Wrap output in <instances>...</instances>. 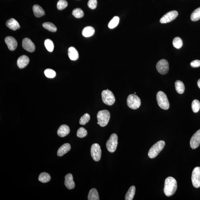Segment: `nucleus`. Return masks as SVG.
Here are the masks:
<instances>
[{
  "mask_svg": "<svg viewBox=\"0 0 200 200\" xmlns=\"http://www.w3.org/2000/svg\"><path fill=\"white\" fill-rule=\"evenodd\" d=\"M177 188V183L175 179L169 177L165 180L164 192L167 196H171L175 193Z\"/></svg>",
  "mask_w": 200,
  "mask_h": 200,
  "instance_id": "obj_1",
  "label": "nucleus"
},
{
  "mask_svg": "<svg viewBox=\"0 0 200 200\" xmlns=\"http://www.w3.org/2000/svg\"><path fill=\"white\" fill-rule=\"evenodd\" d=\"M165 144V143L163 141H160L155 143L149 150L148 154L149 157L151 159L155 158L162 151Z\"/></svg>",
  "mask_w": 200,
  "mask_h": 200,
  "instance_id": "obj_2",
  "label": "nucleus"
},
{
  "mask_svg": "<svg viewBox=\"0 0 200 200\" xmlns=\"http://www.w3.org/2000/svg\"><path fill=\"white\" fill-rule=\"evenodd\" d=\"M156 99L158 105L162 109L168 110L169 108V103L165 93L160 91L157 93Z\"/></svg>",
  "mask_w": 200,
  "mask_h": 200,
  "instance_id": "obj_3",
  "label": "nucleus"
},
{
  "mask_svg": "<svg viewBox=\"0 0 200 200\" xmlns=\"http://www.w3.org/2000/svg\"><path fill=\"white\" fill-rule=\"evenodd\" d=\"M98 122L101 127H105L108 125L110 118V113L107 110L100 111L97 115Z\"/></svg>",
  "mask_w": 200,
  "mask_h": 200,
  "instance_id": "obj_4",
  "label": "nucleus"
},
{
  "mask_svg": "<svg viewBox=\"0 0 200 200\" xmlns=\"http://www.w3.org/2000/svg\"><path fill=\"white\" fill-rule=\"evenodd\" d=\"M127 104L128 106L132 109H138L141 106V99L136 95L132 94L128 96L127 99Z\"/></svg>",
  "mask_w": 200,
  "mask_h": 200,
  "instance_id": "obj_5",
  "label": "nucleus"
},
{
  "mask_svg": "<svg viewBox=\"0 0 200 200\" xmlns=\"http://www.w3.org/2000/svg\"><path fill=\"white\" fill-rule=\"evenodd\" d=\"M102 98L103 103L108 105H112L115 101L114 94L112 92L108 89L104 90L102 92Z\"/></svg>",
  "mask_w": 200,
  "mask_h": 200,
  "instance_id": "obj_6",
  "label": "nucleus"
},
{
  "mask_svg": "<svg viewBox=\"0 0 200 200\" xmlns=\"http://www.w3.org/2000/svg\"><path fill=\"white\" fill-rule=\"evenodd\" d=\"M118 144V137L115 133L111 135L109 139L107 142L106 146L108 151L110 152H114L117 148Z\"/></svg>",
  "mask_w": 200,
  "mask_h": 200,
  "instance_id": "obj_7",
  "label": "nucleus"
},
{
  "mask_svg": "<svg viewBox=\"0 0 200 200\" xmlns=\"http://www.w3.org/2000/svg\"><path fill=\"white\" fill-rule=\"evenodd\" d=\"M91 153L93 159L95 161L98 162L101 159L102 151L98 143H94L92 145Z\"/></svg>",
  "mask_w": 200,
  "mask_h": 200,
  "instance_id": "obj_8",
  "label": "nucleus"
},
{
  "mask_svg": "<svg viewBox=\"0 0 200 200\" xmlns=\"http://www.w3.org/2000/svg\"><path fill=\"white\" fill-rule=\"evenodd\" d=\"M156 68L160 74L165 75L167 73L169 70V63L165 59L160 60L157 63Z\"/></svg>",
  "mask_w": 200,
  "mask_h": 200,
  "instance_id": "obj_9",
  "label": "nucleus"
},
{
  "mask_svg": "<svg viewBox=\"0 0 200 200\" xmlns=\"http://www.w3.org/2000/svg\"><path fill=\"white\" fill-rule=\"evenodd\" d=\"M192 181L193 186L196 188L200 187V167H196L193 169L192 175Z\"/></svg>",
  "mask_w": 200,
  "mask_h": 200,
  "instance_id": "obj_10",
  "label": "nucleus"
},
{
  "mask_svg": "<svg viewBox=\"0 0 200 200\" xmlns=\"http://www.w3.org/2000/svg\"><path fill=\"white\" fill-rule=\"evenodd\" d=\"M178 13L177 11H172L169 12L164 15L160 20L161 23H166L171 22L175 19L178 16Z\"/></svg>",
  "mask_w": 200,
  "mask_h": 200,
  "instance_id": "obj_11",
  "label": "nucleus"
},
{
  "mask_svg": "<svg viewBox=\"0 0 200 200\" xmlns=\"http://www.w3.org/2000/svg\"><path fill=\"white\" fill-rule=\"evenodd\" d=\"M190 146L192 149H195L200 144V129L194 133L190 140Z\"/></svg>",
  "mask_w": 200,
  "mask_h": 200,
  "instance_id": "obj_12",
  "label": "nucleus"
},
{
  "mask_svg": "<svg viewBox=\"0 0 200 200\" xmlns=\"http://www.w3.org/2000/svg\"><path fill=\"white\" fill-rule=\"evenodd\" d=\"M22 47L26 51L30 52H33L35 49L34 43L28 38H25L22 41Z\"/></svg>",
  "mask_w": 200,
  "mask_h": 200,
  "instance_id": "obj_13",
  "label": "nucleus"
},
{
  "mask_svg": "<svg viewBox=\"0 0 200 200\" xmlns=\"http://www.w3.org/2000/svg\"><path fill=\"white\" fill-rule=\"evenodd\" d=\"M5 42L10 50L13 51L16 49L18 46L17 42L13 37H6Z\"/></svg>",
  "mask_w": 200,
  "mask_h": 200,
  "instance_id": "obj_14",
  "label": "nucleus"
},
{
  "mask_svg": "<svg viewBox=\"0 0 200 200\" xmlns=\"http://www.w3.org/2000/svg\"><path fill=\"white\" fill-rule=\"evenodd\" d=\"M65 185L68 189H72L75 188V183L73 181L72 175L71 173H69L65 176Z\"/></svg>",
  "mask_w": 200,
  "mask_h": 200,
  "instance_id": "obj_15",
  "label": "nucleus"
},
{
  "mask_svg": "<svg viewBox=\"0 0 200 200\" xmlns=\"http://www.w3.org/2000/svg\"><path fill=\"white\" fill-rule=\"evenodd\" d=\"M29 62V59L26 55H22L20 56L17 60V65L20 69L24 68L28 64Z\"/></svg>",
  "mask_w": 200,
  "mask_h": 200,
  "instance_id": "obj_16",
  "label": "nucleus"
},
{
  "mask_svg": "<svg viewBox=\"0 0 200 200\" xmlns=\"http://www.w3.org/2000/svg\"><path fill=\"white\" fill-rule=\"evenodd\" d=\"M70 129L69 126L66 125L60 126L57 132L58 135L61 137H64L69 134Z\"/></svg>",
  "mask_w": 200,
  "mask_h": 200,
  "instance_id": "obj_17",
  "label": "nucleus"
},
{
  "mask_svg": "<svg viewBox=\"0 0 200 200\" xmlns=\"http://www.w3.org/2000/svg\"><path fill=\"white\" fill-rule=\"evenodd\" d=\"M6 25L8 28L13 31H16V30L19 29L20 28L19 23L16 20L13 18H11L7 21Z\"/></svg>",
  "mask_w": 200,
  "mask_h": 200,
  "instance_id": "obj_18",
  "label": "nucleus"
},
{
  "mask_svg": "<svg viewBox=\"0 0 200 200\" xmlns=\"http://www.w3.org/2000/svg\"><path fill=\"white\" fill-rule=\"evenodd\" d=\"M68 55L72 61H76L79 58V53L77 50L73 47H71L68 50Z\"/></svg>",
  "mask_w": 200,
  "mask_h": 200,
  "instance_id": "obj_19",
  "label": "nucleus"
},
{
  "mask_svg": "<svg viewBox=\"0 0 200 200\" xmlns=\"http://www.w3.org/2000/svg\"><path fill=\"white\" fill-rule=\"evenodd\" d=\"M71 149V145L69 143H66L63 144L58 150L57 155L59 156H62L68 153Z\"/></svg>",
  "mask_w": 200,
  "mask_h": 200,
  "instance_id": "obj_20",
  "label": "nucleus"
},
{
  "mask_svg": "<svg viewBox=\"0 0 200 200\" xmlns=\"http://www.w3.org/2000/svg\"><path fill=\"white\" fill-rule=\"evenodd\" d=\"M33 12L36 17L40 18L44 15L45 12L41 6L38 5H35L33 7Z\"/></svg>",
  "mask_w": 200,
  "mask_h": 200,
  "instance_id": "obj_21",
  "label": "nucleus"
},
{
  "mask_svg": "<svg viewBox=\"0 0 200 200\" xmlns=\"http://www.w3.org/2000/svg\"><path fill=\"white\" fill-rule=\"evenodd\" d=\"M95 31L94 28L92 26H87L83 30L82 34L85 37H89L94 34Z\"/></svg>",
  "mask_w": 200,
  "mask_h": 200,
  "instance_id": "obj_22",
  "label": "nucleus"
},
{
  "mask_svg": "<svg viewBox=\"0 0 200 200\" xmlns=\"http://www.w3.org/2000/svg\"><path fill=\"white\" fill-rule=\"evenodd\" d=\"M88 200H99V193L95 188L92 189L89 191L88 196Z\"/></svg>",
  "mask_w": 200,
  "mask_h": 200,
  "instance_id": "obj_23",
  "label": "nucleus"
},
{
  "mask_svg": "<svg viewBox=\"0 0 200 200\" xmlns=\"http://www.w3.org/2000/svg\"><path fill=\"white\" fill-rule=\"evenodd\" d=\"M175 87L177 92L179 94H182L184 92L185 87L182 82L177 80L175 83Z\"/></svg>",
  "mask_w": 200,
  "mask_h": 200,
  "instance_id": "obj_24",
  "label": "nucleus"
},
{
  "mask_svg": "<svg viewBox=\"0 0 200 200\" xmlns=\"http://www.w3.org/2000/svg\"><path fill=\"white\" fill-rule=\"evenodd\" d=\"M135 187L132 186L129 188L127 192L126 193L125 199L126 200H132L135 193Z\"/></svg>",
  "mask_w": 200,
  "mask_h": 200,
  "instance_id": "obj_25",
  "label": "nucleus"
},
{
  "mask_svg": "<svg viewBox=\"0 0 200 200\" xmlns=\"http://www.w3.org/2000/svg\"><path fill=\"white\" fill-rule=\"evenodd\" d=\"M38 179L41 182L45 183L49 182L51 179V177L48 173L42 172L39 175Z\"/></svg>",
  "mask_w": 200,
  "mask_h": 200,
  "instance_id": "obj_26",
  "label": "nucleus"
},
{
  "mask_svg": "<svg viewBox=\"0 0 200 200\" xmlns=\"http://www.w3.org/2000/svg\"><path fill=\"white\" fill-rule=\"evenodd\" d=\"M43 26L45 29L51 32H55L57 31V28L53 23L47 22L43 23Z\"/></svg>",
  "mask_w": 200,
  "mask_h": 200,
  "instance_id": "obj_27",
  "label": "nucleus"
},
{
  "mask_svg": "<svg viewBox=\"0 0 200 200\" xmlns=\"http://www.w3.org/2000/svg\"><path fill=\"white\" fill-rule=\"evenodd\" d=\"M191 19L193 21H196L200 19V7L197 8L192 13Z\"/></svg>",
  "mask_w": 200,
  "mask_h": 200,
  "instance_id": "obj_28",
  "label": "nucleus"
},
{
  "mask_svg": "<svg viewBox=\"0 0 200 200\" xmlns=\"http://www.w3.org/2000/svg\"><path fill=\"white\" fill-rule=\"evenodd\" d=\"M119 18L118 16H115L108 24V27L110 29H113L116 28L119 24Z\"/></svg>",
  "mask_w": 200,
  "mask_h": 200,
  "instance_id": "obj_29",
  "label": "nucleus"
},
{
  "mask_svg": "<svg viewBox=\"0 0 200 200\" xmlns=\"http://www.w3.org/2000/svg\"><path fill=\"white\" fill-rule=\"evenodd\" d=\"M173 45L175 48L179 49L182 46L183 42L181 38L177 37L173 40Z\"/></svg>",
  "mask_w": 200,
  "mask_h": 200,
  "instance_id": "obj_30",
  "label": "nucleus"
},
{
  "mask_svg": "<svg viewBox=\"0 0 200 200\" xmlns=\"http://www.w3.org/2000/svg\"><path fill=\"white\" fill-rule=\"evenodd\" d=\"M44 44L47 50L50 52H52L54 49V45L52 41L47 39L45 41Z\"/></svg>",
  "mask_w": 200,
  "mask_h": 200,
  "instance_id": "obj_31",
  "label": "nucleus"
},
{
  "mask_svg": "<svg viewBox=\"0 0 200 200\" xmlns=\"http://www.w3.org/2000/svg\"><path fill=\"white\" fill-rule=\"evenodd\" d=\"M192 108L193 112L197 113L200 109V102L198 100H194L192 103Z\"/></svg>",
  "mask_w": 200,
  "mask_h": 200,
  "instance_id": "obj_32",
  "label": "nucleus"
},
{
  "mask_svg": "<svg viewBox=\"0 0 200 200\" xmlns=\"http://www.w3.org/2000/svg\"><path fill=\"white\" fill-rule=\"evenodd\" d=\"M72 15L75 17L77 18H80L83 17L84 16V12L82 10L79 8H76L73 10Z\"/></svg>",
  "mask_w": 200,
  "mask_h": 200,
  "instance_id": "obj_33",
  "label": "nucleus"
},
{
  "mask_svg": "<svg viewBox=\"0 0 200 200\" xmlns=\"http://www.w3.org/2000/svg\"><path fill=\"white\" fill-rule=\"evenodd\" d=\"M90 115L88 113H85L82 116L79 120V123L81 125H85L86 123L89 122L90 119Z\"/></svg>",
  "mask_w": 200,
  "mask_h": 200,
  "instance_id": "obj_34",
  "label": "nucleus"
},
{
  "mask_svg": "<svg viewBox=\"0 0 200 200\" xmlns=\"http://www.w3.org/2000/svg\"><path fill=\"white\" fill-rule=\"evenodd\" d=\"M45 75L46 77L49 78H53L56 75V73L54 70L48 69L45 70L44 72Z\"/></svg>",
  "mask_w": 200,
  "mask_h": 200,
  "instance_id": "obj_35",
  "label": "nucleus"
},
{
  "mask_svg": "<svg viewBox=\"0 0 200 200\" xmlns=\"http://www.w3.org/2000/svg\"><path fill=\"white\" fill-rule=\"evenodd\" d=\"M88 134L87 131L84 128L81 127L78 129L77 132V136L80 138H83Z\"/></svg>",
  "mask_w": 200,
  "mask_h": 200,
  "instance_id": "obj_36",
  "label": "nucleus"
},
{
  "mask_svg": "<svg viewBox=\"0 0 200 200\" xmlns=\"http://www.w3.org/2000/svg\"><path fill=\"white\" fill-rule=\"evenodd\" d=\"M68 6V2L66 0H59L58 2L57 7L58 10H62Z\"/></svg>",
  "mask_w": 200,
  "mask_h": 200,
  "instance_id": "obj_37",
  "label": "nucleus"
},
{
  "mask_svg": "<svg viewBox=\"0 0 200 200\" xmlns=\"http://www.w3.org/2000/svg\"><path fill=\"white\" fill-rule=\"evenodd\" d=\"M88 5V7L91 9H95L97 5V0H89Z\"/></svg>",
  "mask_w": 200,
  "mask_h": 200,
  "instance_id": "obj_38",
  "label": "nucleus"
},
{
  "mask_svg": "<svg viewBox=\"0 0 200 200\" xmlns=\"http://www.w3.org/2000/svg\"><path fill=\"white\" fill-rule=\"evenodd\" d=\"M191 66L193 68H197L200 66V61L196 60L191 63Z\"/></svg>",
  "mask_w": 200,
  "mask_h": 200,
  "instance_id": "obj_39",
  "label": "nucleus"
},
{
  "mask_svg": "<svg viewBox=\"0 0 200 200\" xmlns=\"http://www.w3.org/2000/svg\"><path fill=\"white\" fill-rule=\"evenodd\" d=\"M198 85L199 87V88L200 89V79L198 80Z\"/></svg>",
  "mask_w": 200,
  "mask_h": 200,
  "instance_id": "obj_40",
  "label": "nucleus"
},
{
  "mask_svg": "<svg viewBox=\"0 0 200 200\" xmlns=\"http://www.w3.org/2000/svg\"><path fill=\"white\" fill-rule=\"evenodd\" d=\"M97 124H99V122H98V123H97Z\"/></svg>",
  "mask_w": 200,
  "mask_h": 200,
  "instance_id": "obj_41",
  "label": "nucleus"
},
{
  "mask_svg": "<svg viewBox=\"0 0 200 200\" xmlns=\"http://www.w3.org/2000/svg\"><path fill=\"white\" fill-rule=\"evenodd\" d=\"M134 93H135V94H136V92H135Z\"/></svg>",
  "mask_w": 200,
  "mask_h": 200,
  "instance_id": "obj_42",
  "label": "nucleus"
}]
</instances>
